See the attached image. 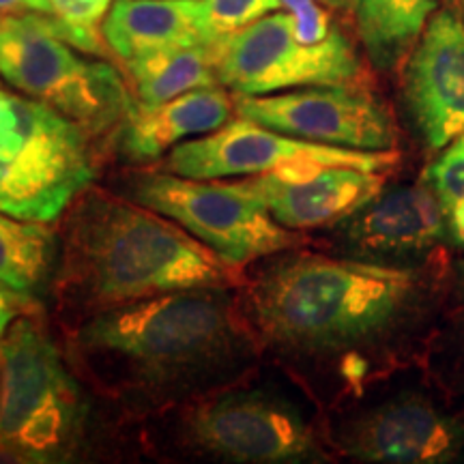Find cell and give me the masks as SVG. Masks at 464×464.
<instances>
[{
  "instance_id": "6da1fadb",
  "label": "cell",
  "mask_w": 464,
  "mask_h": 464,
  "mask_svg": "<svg viewBox=\"0 0 464 464\" xmlns=\"http://www.w3.org/2000/svg\"><path fill=\"white\" fill-rule=\"evenodd\" d=\"M443 266H393L323 254H274L241 295L260 353L307 385L359 396L426 351Z\"/></svg>"
},
{
  "instance_id": "7a4b0ae2",
  "label": "cell",
  "mask_w": 464,
  "mask_h": 464,
  "mask_svg": "<svg viewBox=\"0 0 464 464\" xmlns=\"http://www.w3.org/2000/svg\"><path fill=\"white\" fill-rule=\"evenodd\" d=\"M69 344L97 390L136 411L218 393L260 353L230 288L181 290L100 312L75 323Z\"/></svg>"
},
{
  "instance_id": "3957f363",
  "label": "cell",
  "mask_w": 464,
  "mask_h": 464,
  "mask_svg": "<svg viewBox=\"0 0 464 464\" xmlns=\"http://www.w3.org/2000/svg\"><path fill=\"white\" fill-rule=\"evenodd\" d=\"M239 266L177 222L125 196L89 188L65 211L52 293L75 323L138 301L232 288Z\"/></svg>"
},
{
  "instance_id": "277c9868",
  "label": "cell",
  "mask_w": 464,
  "mask_h": 464,
  "mask_svg": "<svg viewBox=\"0 0 464 464\" xmlns=\"http://www.w3.org/2000/svg\"><path fill=\"white\" fill-rule=\"evenodd\" d=\"M86 426L82 387L42 323L22 316L0 338V462H63Z\"/></svg>"
},
{
  "instance_id": "5b68a950",
  "label": "cell",
  "mask_w": 464,
  "mask_h": 464,
  "mask_svg": "<svg viewBox=\"0 0 464 464\" xmlns=\"http://www.w3.org/2000/svg\"><path fill=\"white\" fill-rule=\"evenodd\" d=\"M92 136L48 103L0 82V211L54 222L97 174Z\"/></svg>"
},
{
  "instance_id": "8992f818",
  "label": "cell",
  "mask_w": 464,
  "mask_h": 464,
  "mask_svg": "<svg viewBox=\"0 0 464 464\" xmlns=\"http://www.w3.org/2000/svg\"><path fill=\"white\" fill-rule=\"evenodd\" d=\"M0 78L92 138L119 127L138 103L119 69L84 58L52 14L0 15Z\"/></svg>"
},
{
  "instance_id": "52a82bcc",
  "label": "cell",
  "mask_w": 464,
  "mask_h": 464,
  "mask_svg": "<svg viewBox=\"0 0 464 464\" xmlns=\"http://www.w3.org/2000/svg\"><path fill=\"white\" fill-rule=\"evenodd\" d=\"M125 198L177 222L232 266H246L299 247L297 230L271 213L235 181L179 177L174 172H130L121 177Z\"/></svg>"
},
{
  "instance_id": "ba28073f",
  "label": "cell",
  "mask_w": 464,
  "mask_h": 464,
  "mask_svg": "<svg viewBox=\"0 0 464 464\" xmlns=\"http://www.w3.org/2000/svg\"><path fill=\"white\" fill-rule=\"evenodd\" d=\"M213 56L219 84L235 95L365 84L363 61L342 28L321 44H307L284 9L216 39Z\"/></svg>"
},
{
  "instance_id": "9c48e42d",
  "label": "cell",
  "mask_w": 464,
  "mask_h": 464,
  "mask_svg": "<svg viewBox=\"0 0 464 464\" xmlns=\"http://www.w3.org/2000/svg\"><path fill=\"white\" fill-rule=\"evenodd\" d=\"M194 450L226 462L323 460L321 437L299 406L263 390L222 392L200 398L185 420Z\"/></svg>"
},
{
  "instance_id": "30bf717a",
  "label": "cell",
  "mask_w": 464,
  "mask_h": 464,
  "mask_svg": "<svg viewBox=\"0 0 464 464\" xmlns=\"http://www.w3.org/2000/svg\"><path fill=\"white\" fill-rule=\"evenodd\" d=\"M304 161L390 172L392 168H396L400 155L393 150H355L310 142L239 116L207 136L177 144L168 155L166 168L168 172L179 177L213 181V179L254 177Z\"/></svg>"
},
{
  "instance_id": "8fae6325",
  "label": "cell",
  "mask_w": 464,
  "mask_h": 464,
  "mask_svg": "<svg viewBox=\"0 0 464 464\" xmlns=\"http://www.w3.org/2000/svg\"><path fill=\"white\" fill-rule=\"evenodd\" d=\"M243 119L310 142L355 150H392L398 130L390 108L365 84L301 86L271 95H237Z\"/></svg>"
},
{
  "instance_id": "7c38bea8",
  "label": "cell",
  "mask_w": 464,
  "mask_h": 464,
  "mask_svg": "<svg viewBox=\"0 0 464 464\" xmlns=\"http://www.w3.org/2000/svg\"><path fill=\"white\" fill-rule=\"evenodd\" d=\"M335 445L362 462H451L464 451V420L450 402L400 392L342 421Z\"/></svg>"
},
{
  "instance_id": "4fadbf2b",
  "label": "cell",
  "mask_w": 464,
  "mask_h": 464,
  "mask_svg": "<svg viewBox=\"0 0 464 464\" xmlns=\"http://www.w3.org/2000/svg\"><path fill=\"white\" fill-rule=\"evenodd\" d=\"M335 237L351 258L420 266L450 239V232L437 191L421 177L413 185L382 189L372 202L335 226Z\"/></svg>"
},
{
  "instance_id": "5bb4252c",
  "label": "cell",
  "mask_w": 464,
  "mask_h": 464,
  "mask_svg": "<svg viewBox=\"0 0 464 464\" xmlns=\"http://www.w3.org/2000/svg\"><path fill=\"white\" fill-rule=\"evenodd\" d=\"M402 95L430 150L450 147L464 131V20L454 5L428 20L409 52Z\"/></svg>"
},
{
  "instance_id": "9a60e30c",
  "label": "cell",
  "mask_w": 464,
  "mask_h": 464,
  "mask_svg": "<svg viewBox=\"0 0 464 464\" xmlns=\"http://www.w3.org/2000/svg\"><path fill=\"white\" fill-rule=\"evenodd\" d=\"M387 174L318 161L282 166L235 181L290 230L338 226L385 189Z\"/></svg>"
},
{
  "instance_id": "2e32d148",
  "label": "cell",
  "mask_w": 464,
  "mask_h": 464,
  "mask_svg": "<svg viewBox=\"0 0 464 464\" xmlns=\"http://www.w3.org/2000/svg\"><path fill=\"white\" fill-rule=\"evenodd\" d=\"M232 110L235 102L219 84L189 91L160 106L138 102L116 127V149L133 164L153 161L188 138L219 130L230 121Z\"/></svg>"
},
{
  "instance_id": "e0dca14e",
  "label": "cell",
  "mask_w": 464,
  "mask_h": 464,
  "mask_svg": "<svg viewBox=\"0 0 464 464\" xmlns=\"http://www.w3.org/2000/svg\"><path fill=\"white\" fill-rule=\"evenodd\" d=\"M102 37L123 63L150 52L213 44L205 0H114Z\"/></svg>"
},
{
  "instance_id": "ac0fdd59",
  "label": "cell",
  "mask_w": 464,
  "mask_h": 464,
  "mask_svg": "<svg viewBox=\"0 0 464 464\" xmlns=\"http://www.w3.org/2000/svg\"><path fill=\"white\" fill-rule=\"evenodd\" d=\"M61 237L44 222L0 211V290L20 307L44 304L54 284Z\"/></svg>"
},
{
  "instance_id": "d6986e66",
  "label": "cell",
  "mask_w": 464,
  "mask_h": 464,
  "mask_svg": "<svg viewBox=\"0 0 464 464\" xmlns=\"http://www.w3.org/2000/svg\"><path fill=\"white\" fill-rule=\"evenodd\" d=\"M434 0H357L355 26L370 63L390 72L409 56L426 28Z\"/></svg>"
},
{
  "instance_id": "ffe728a7",
  "label": "cell",
  "mask_w": 464,
  "mask_h": 464,
  "mask_svg": "<svg viewBox=\"0 0 464 464\" xmlns=\"http://www.w3.org/2000/svg\"><path fill=\"white\" fill-rule=\"evenodd\" d=\"M125 65L136 89V100L144 106H160L189 91L219 84L213 44L150 52L131 58Z\"/></svg>"
},
{
  "instance_id": "44dd1931",
  "label": "cell",
  "mask_w": 464,
  "mask_h": 464,
  "mask_svg": "<svg viewBox=\"0 0 464 464\" xmlns=\"http://www.w3.org/2000/svg\"><path fill=\"white\" fill-rule=\"evenodd\" d=\"M423 359L434 385L464 420V307L434 324Z\"/></svg>"
},
{
  "instance_id": "7402d4cb",
  "label": "cell",
  "mask_w": 464,
  "mask_h": 464,
  "mask_svg": "<svg viewBox=\"0 0 464 464\" xmlns=\"http://www.w3.org/2000/svg\"><path fill=\"white\" fill-rule=\"evenodd\" d=\"M423 177L443 205L451 243L464 249V131L423 172Z\"/></svg>"
},
{
  "instance_id": "603a6c76",
  "label": "cell",
  "mask_w": 464,
  "mask_h": 464,
  "mask_svg": "<svg viewBox=\"0 0 464 464\" xmlns=\"http://www.w3.org/2000/svg\"><path fill=\"white\" fill-rule=\"evenodd\" d=\"M213 42L282 9V0H205Z\"/></svg>"
},
{
  "instance_id": "cb8c5ba5",
  "label": "cell",
  "mask_w": 464,
  "mask_h": 464,
  "mask_svg": "<svg viewBox=\"0 0 464 464\" xmlns=\"http://www.w3.org/2000/svg\"><path fill=\"white\" fill-rule=\"evenodd\" d=\"M52 15L78 31L97 33L114 0H50Z\"/></svg>"
},
{
  "instance_id": "d4e9b609",
  "label": "cell",
  "mask_w": 464,
  "mask_h": 464,
  "mask_svg": "<svg viewBox=\"0 0 464 464\" xmlns=\"http://www.w3.org/2000/svg\"><path fill=\"white\" fill-rule=\"evenodd\" d=\"M52 14L50 0H0V15Z\"/></svg>"
},
{
  "instance_id": "484cf974",
  "label": "cell",
  "mask_w": 464,
  "mask_h": 464,
  "mask_svg": "<svg viewBox=\"0 0 464 464\" xmlns=\"http://www.w3.org/2000/svg\"><path fill=\"white\" fill-rule=\"evenodd\" d=\"M14 318H15V304L3 293V290H0V338L7 334L9 324L14 323Z\"/></svg>"
},
{
  "instance_id": "4316f807",
  "label": "cell",
  "mask_w": 464,
  "mask_h": 464,
  "mask_svg": "<svg viewBox=\"0 0 464 464\" xmlns=\"http://www.w3.org/2000/svg\"><path fill=\"white\" fill-rule=\"evenodd\" d=\"M321 3L332 11H340V14H353L357 0H321Z\"/></svg>"
}]
</instances>
